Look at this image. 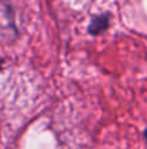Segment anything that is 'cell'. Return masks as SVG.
Returning a JSON list of instances; mask_svg holds the SVG:
<instances>
[{"mask_svg": "<svg viewBox=\"0 0 147 149\" xmlns=\"http://www.w3.org/2000/svg\"><path fill=\"white\" fill-rule=\"evenodd\" d=\"M109 18H111L109 13H103V15L95 16L91 20L90 25H89V33L91 36H99V34L104 33L109 28V22H111Z\"/></svg>", "mask_w": 147, "mask_h": 149, "instance_id": "7a4b0ae2", "label": "cell"}, {"mask_svg": "<svg viewBox=\"0 0 147 149\" xmlns=\"http://www.w3.org/2000/svg\"><path fill=\"white\" fill-rule=\"evenodd\" d=\"M16 33L14 15L8 3L0 0V33Z\"/></svg>", "mask_w": 147, "mask_h": 149, "instance_id": "6da1fadb", "label": "cell"}, {"mask_svg": "<svg viewBox=\"0 0 147 149\" xmlns=\"http://www.w3.org/2000/svg\"><path fill=\"white\" fill-rule=\"evenodd\" d=\"M145 136H146V139H147V130H146V132H145Z\"/></svg>", "mask_w": 147, "mask_h": 149, "instance_id": "3957f363", "label": "cell"}]
</instances>
